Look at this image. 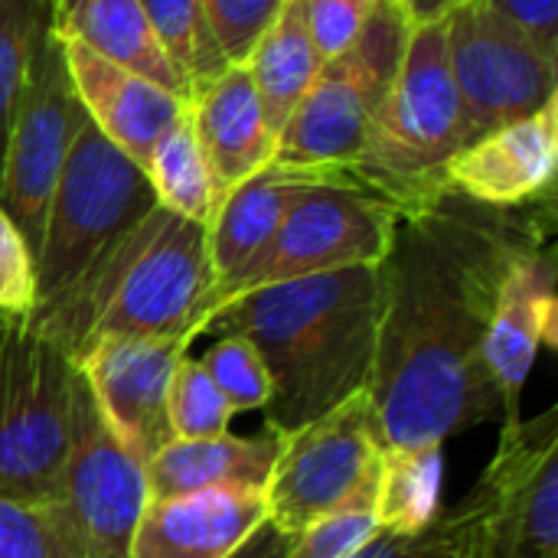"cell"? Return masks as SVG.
<instances>
[{
  "mask_svg": "<svg viewBox=\"0 0 558 558\" xmlns=\"http://www.w3.org/2000/svg\"><path fill=\"white\" fill-rule=\"evenodd\" d=\"M523 245L415 222L379 265L369 402L383 448L445 445L504 422L484 337L510 258Z\"/></svg>",
  "mask_w": 558,
  "mask_h": 558,
  "instance_id": "1",
  "label": "cell"
},
{
  "mask_svg": "<svg viewBox=\"0 0 558 558\" xmlns=\"http://www.w3.org/2000/svg\"><path fill=\"white\" fill-rule=\"evenodd\" d=\"M379 268H340L235 294L203 333L248 340L271 379L265 432L291 435L369 386Z\"/></svg>",
  "mask_w": 558,
  "mask_h": 558,
  "instance_id": "2",
  "label": "cell"
},
{
  "mask_svg": "<svg viewBox=\"0 0 558 558\" xmlns=\"http://www.w3.org/2000/svg\"><path fill=\"white\" fill-rule=\"evenodd\" d=\"M216 275L206 226L154 206L72 288L26 320L72 363L108 337L196 340L213 311Z\"/></svg>",
  "mask_w": 558,
  "mask_h": 558,
  "instance_id": "3",
  "label": "cell"
},
{
  "mask_svg": "<svg viewBox=\"0 0 558 558\" xmlns=\"http://www.w3.org/2000/svg\"><path fill=\"white\" fill-rule=\"evenodd\" d=\"M468 144L471 131L448 65L445 20L412 26L402 69L350 173L402 213V206H428L432 193L445 186L448 160Z\"/></svg>",
  "mask_w": 558,
  "mask_h": 558,
  "instance_id": "4",
  "label": "cell"
},
{
  "mask_svg": "<svg viewBox=\"0 0 558 558\" xmlns=\"http://www.w3.org/2000/svg\"><path fill=\"white\" fill-rule=\"evenodd\" d=\"M412 23L399 0H373L350 49L327 59L278 134V163L347 177L402 69Z\"/></svg>",
  "mask_w": 558,
  "mask_h": 558,
  "instance_id": "5",
  "label": "cell"
},
{
  "mask_svg": "<svg viewBox=\"0 0 558 558\" xmlns=\"http://www.w3.org/2000/svg\"><path fill=\"white\" fill-rule=\"evenodd\" d=\"M154 206L157 196L147 173L85 121L52 186L33 255L36 307L72 288Z\"/></svg>",
  "mask_w": 558,
  "mask_h": 558,
  "instance_id": "6",
  "label": "cell"
},
{
  "mask_svg": "<svg viewBox=\"0 0 558 558\" xmlns=\"http://www.w3.org/2000/svg\"><path fill=\"white\" fill-rule=\"evenodd\" d=\"M454 558H558V409L507 422L497 454L448 513Z\"/></svg>",
  "mask_w": 558,
  "mask_h": 558,
  "instance_id": "7",
  "label": "cell"
},
{
  "mask_svg": "<svg viewBox=\"0 0 558 558\" xmlns=\"http://www.w3.org/2000/svg\"><path fill=\"white\" fill-rule=\"evenodd\" d=\"M75 363L26 317H0V497L43 507L72 432Z\"/></svg>",
  "mask_w": 558,
  "mask_h": 558,
  "instance_id": "8",
  "label": "cell"
},
{
  "mask_svg": "<svg viewBox=\"0 0 558 558\" xmlns=\"http://www.w3.org/2000/svg\"><path fill=\"white\" fill-rule=\"evenodd\" d=\"M383 441L369 392H353L327 415L281 435V451L265 484L268 523L298 536L333 513L373 510Z\"/></svg>",
  "mask_w": 558,
  "mask_h": 558,
  "instance_id": "9",
  "label": "cell"
},
{
  "mask_svg": "<svg viewBox=\"0 0 558 558\" xmlns=\"http://www.w3.org/2000/svg\"><path fill=\"white\" fill-rule=\"evenodd\" d=\"M144 504V468L114 438L85 376L75 369L69 451L56 490L39 510L56 526L69 558H131Z\"/></svg>",
  "mask_w": 558,
  "mask_h": 558,
  "instance_id": "10",
  "label": "cell"
},
{
  "mask_svg": "<svg viewBox=\"0 0 558 558\" xmlns=\"http://www.w3.org/2000/svg\"><path fill=\"white\" fill-rule=\"evenodd\" d=\"M399 209L373 190L350 180H327L307 186L281 219L271 242L216 291L222 301L307 275L373 265L379 268L399 235Z\"/></svg>",
  "mask_w": 558,
  "mask_h": 558,
  "instance_id": "11",
  "label": "cell"
},
{
  "mask_svg": "<svg viewBox=\"0 0 558 558\" xmlns=\"http://www.w3.org/2000/svg\"><path fill=\"white\" fill-rule=\"evenodd\" d=\"M445 49L471 141L556 98V59L481 0L445 16Z\"/></svg>",
  "mask_w": 558,
  "mask_h": 558,
  "instance_id": "12",
  "label": "cell"
},
{
  "mask_svg": "<svg viewBox=\"0 0 558 558\" xmlns=\"http://www.w3.org/2000/svg\"><path fill=\"white\" fill-rule=\"evenodd\" d=\"M85 121L88 114L75 95L62 39L49 23L26 75L0 173V206L29 242L33 255L43 235L52 186Z\"/></svg>",
  "mask_w": 558,
  "mask_h": 558,
  "instance_id": "13",
  "label": "cell"
},
{
  "mask_svg": "<svg viewBox=\"0 0 558 558\" xmlns=\"http://www.w3.org/2000/svg\"><path fill=\"white\" fill-rule=\"evenodd\" d=\"M190 343L186 337H108L75 363L108 428L141 468L173 441L167 396Z\"/></svg>",
  "mask_w": 558,
  "mask_h": 558,
  "instance_id": "14",
  "label": "cell"
},
{
  "mask_svg": "<svg viewBox=\"0 0 558 558\" xmlns=\"http://www.w3.org/2000/svg\"><path fill=\"white\" fill-rule=\"evenodd\" d=\"M543 347H558L556 265L543 248L523 245L507 265L484 337V360L507 412L504 425L523 418L520 396Z\"/></svg>",
  "mask_w": 558,
  "mask_h": 558,
  "instance_id": "15",
  "label": "cell"
},
{
  "mask_svg": "<svg viewBox=\"0 0 558 558\" xmlns=\"http://www.w3.org/2000/svg\"><path fill=\"white\" fill-rule=\"evenodd\" d=\"M558 167V98L461 147L441 183L481 206H523L549 193Z\"/></svg>",
  "mask_w": 558,
  "mask_h": 558,
  "instance_id": "16",
  "label": "cell"
},
{
  "mask_svg": "<svg viewBox=\"0 0 558 558\" xmlns=\"http://www.w3.org/2000/svg\"><path fill=\"white\" fill-rule=\"evenodd\" d=\"M59 39L88 121L144 170L157 137L186 111V101L157 82L101 59L75 39Z\"/></svg>",
  "mask_w": 558,
  "mask_h": 558,
  "instance_id": "17",
  "label": "cell"
},
{
  "mask_svg": "<svg viewBox=\"0 0 558 558\" xmlns=\"http://www.w3.org/2000/svg\"><path fill=\"white\" fill-rule=\"evenodd\" d=\"M265 520V494L248 490L147 500L134 526L131 558H229Z\"/></svg>",
  "mask_w": 558,
  "mask_h": 558,
  "instance_id": "18",
  "label": "cell"
},
{
  "mask_svg": "<svg viewBox=\"0 0 558 558\" xmlns=\"http://www.w3.org/2000/svg\"><path fill=\"white\" fill-rule=\"evenodd\" d=\"M190 121L213 167L219 196L265 170L278 157L271 131L248 65H226L213 82L199 85L190 101Z\"/></svg>",
  "mask_w": 558,
  "mask_h": 558,
  "instance_id": "19",
  "label": "cell"
},
{
  "mask_svg": "<svg viewBox=\"0 0 558 558\" xmlns=\"http://www.w3.org/2000/svg\"><path fill=\"white\" fill-rule=\"evenodd\" d=\"M327 180H347V177L311 173V170H298V167H284L271 160L265 170L232 186L206 226V248H209V265L216 275V291L226 288L271 242L291 203L307 186L327 183Z\"/></svg>",
  "mask_w": 558,
  "mask_h": 558,
  "instance_id": "20",
  "label": "cell"
},
{
  "mask_svg": "<svg viewBox=\"0 0 558 558\" xmlns=\"http://www.w3.org/2000/svg\"><path fill=\"white\" fill-rule=\"evenodd\" d=\"M278 451L281 435L275 432H262L255 438H173L144 464L147 500L186 497L199 490L265 494Z\"/></svg>",
  "mask_w": 558,
  "mask_h": 558,
  "instance_id": "21",
  "label": "cell"
},
{
  "mask_svg": "<svg viewBox=\"0 0 558 558\" xmlns=\"http://www.w3.org/2000/svg\"><path fill=\"white\" fill-rule=\"evenodd\" d=\"M49 23L59 36L190 101V82L157 43L141 0H52Z\"/></svg>",
  "mask_w": 558,
  "mask_h": 558,
  "instance_id": "22",
  "label": "cell"
},
{
  "mask_svg": "<svg viewBox=\"0 0 558 558\" xmlns=\"http://www.w3.org/2000/svg\"><path fill=\"white\" fill-rule=\"evenodd\" d=\"M248 75L258 88L265 118L275 134L284 131L294 108L304 101L307 88L314 85L324 59L314 49V39L304 23V3L284 0L281 13L258 39L252 56L245 59Z\"/></svg>",
  "mask_w": 558,
  "mask_h": 558,
  "instance_id": "23",
  "label": "cell"
},
{
  "mask_svg": "<svg viewBox=\"0 0 558 558\" xmlns=\"http://www.w3.org/2000/svg\"><path fill=\"white\" fill-rule=\"evenodd\" d=\"M144 173L154 186L157 206H163L190 222L209 226L216 206L222 203L213 167H209L203 144L193 131L190 108L157 137V144L144 163Z\"/></svg>",
  "mask_w": 558,
  "mask_h": 558,
  "instance_id": "24",
  "label": "cell"
},
{
  "mask_svg": "<svg viewBox=\"0 0 558 558\" xmlns=\"http://www.w3.org/2000/svg\"><path fill=\"white\" fill-rule=\"evenodd\" d=\"M373 513L379 530L418 536L441 513V445L383 448Z\"/></svg>",
  "mask_w": 558,
  "mask_h": 558,
  "instance_id": "25",
  "label": "cell"
},
{
  "mask_svg": "<svg viewBox=\"0 0 558 558\" xmlns=\"http://www.w3.org/2000/svg\"><path fill=\"white\" fill-rule=\"evenodd\" d=\"M141 7L157 43L190 82V95L229 65L216 36L209 33L199 0H141Z\"/></svg>",
  "mask_w": 558,
  "mask_h": 558,
  "instance_id": "26",
  "label": "cell"
},
{
  "mask_svg": "<svg viewBox=\"0 0 558 558\" xmlns=\"http://www.w3.org/2000/svg\"><path fill=\"white\" fill-rule=\"evenodd\" d=\"M49 13L52 0H0V173L36 46L49 26Z\"/></svg>",
  "mask_w": 558,
  "mask_h": 558,
  "instance_id": "27",
  "label": "cell"
},
{
  "mask_svg": "<svg viewBox=\"0 0 558 558\" xmlns=\"http://www.w3.org/2000/svg\"><path fill=\"white\" fill-rule=\"evenodd\" d=\"M232 405L216 389V383L206 376L199 360L183 356L177 363V373L170 379L167 396V418L173 438H219L229 435Z\"/></svg>",
  "mask_w": 558,
  "mask_h": 558,
  "instance_id": "28",
  "label": "cell"
},
{
  "mask_svg": "<svg viewBox=\"0 0 558 558\" xmlns=\"http://www.w3.org/2000/svg\"><path fill=\"white\" fill-rule=\"evenodd\" d=\"M206 376L226 396L232 412L265 409L271 399V379L258 350L242 337H219L199 360Z\"/></svg>",
  "mask_w": 558,
  "mask_h": 558,
  "instance_id": "29",
  "label": "cell"
},
{
  "mask_svg": "<svg viewBox=\"0 0 558 558\" xmlns=\"http://www.w3.org/2000/svg\"><path fill=\"white\" fill-rule=\"evenodd\" d=\"M209 33L229 65H242L268 33L284 0H199Z\"/></svg>",
  "mask_w": 558,
  "mask_h": 558,
  "instance_id": "30",
  "label": "cell"
},
{
  "mask_svg": "<svg viewBox=\"0 0 558 558\" xmlns=\"http://www.w3.org/2000/svg\"><path fill=\"white\" fill-rule=\"evenodd\" d=\"M379 520L373 510L360 513H333L298 536H291V549L284 558H353L379 536Z\"/></svg>",
  "mask_w": 558,
  "mask_h": 558,
  "instance_id": "31",
  "label": "cell"
},
{
  "mask_svg": "<svg viewBox=\"0 0 558 558\" xmlns=\"http://www.w3.org/2000/svg\"><path fill=\"white\" fill-rule=\"evenodd\" d=\"M36 307V258L16 222L0 206V317H26Z\"/></svg>",
  "mask_w": 558,
  "mask_h": 558,
  "instance_id": "32",
  "label": "cell"
},
{
  "mask_svg": "<svg viewBox=\"0 0 558 558\" xmlns=\"http://www.w3.org/2000/svg\"><path fill=\"white\" fill-rule=\"evenodd\" d=\"M0 558H69V553L39 507L0 497Z\"/></svg>",
  "mask_w": 558,
  "mask_h": 558,
  "instance_id": "33",
  "label": "cell"
},
{
  "mask_svg": "<svg viewBox=\"0 0 558 558\" xmlns=\"http://www.w3.org/2000/svg\"><path fill=\"white\" fill-rule=\"evenodd\" d=\"M317 56L327 62L350 49L369 16L373 0H301Z\"/></svg>",
  "mask_w": 558,
  "mask_h": 558,
  "instance_id": "34",
  "label": "cell"
},
{
  "mask_svg": "<svg viewBox=\"0 0 558 558\" xmlns=\"http://www.w3.org/2000/svg\"><path fill=\"white\" fill-rule=\"evenodd\" d=\"M353 558H454V536H451L448 513H438V520L418 536H396L383 530Z\"/></svg>",
  "mask_w": 558,
  "mask_h": 558,
  "instance_id": "35",
  "label": "cell"
},
{
  "mask_svg": "<svg viewBox=\"0 0 558 558\" xmlns=\"http://www.w3.org/2000/svg\"><path fill=\"white\" fill-rule=\"evenodd\" d=\"M494 13L520 26L543 52L556 59L558 49V0H481Z\"/></svg>",
  "mask_w": 558,
  "mask_h": 558,
  "instance_id": "36",
  "label": "cell"
},
{
  "mask_svg": "<svg viewBox=\"0 0 558 558\" xmlns=\"http://www.w3.org/2000/svg\"><path fill=\"white\" fill-rule=\"evenodd\" d=\"M288 549H291V536L281 533L275 523L265 520V523L252 533V539H248L242 549H235L229 558H284L288 556Z\"/></svg>",
  "mask_w": 558,
  "mask_h": 558,
  "instance_id": "37",
  "label": "cell"
},
{
  "mask_svg": "<svg viewBox=\"0 0 558 558\" xmlns=\"http://www.w3.org/2000/svg\"><path fill=\"white\" fill-rule=\"evenodd\" d=\"M468 0H399V7L405 10L412 26H428V23H441L451 10H458Z\"/></svg>",
  "mask_w": 558,
  "mask_h": 558,
  "instance_id": "38",
  "label": "cell"
}]
</instances>
